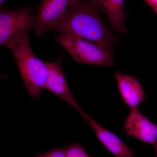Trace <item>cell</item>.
Returning a JSON list of instances; mask_svg holds the SVG:
<instances>
[{
	"mask_svg": "<svg viewBox=\"0 0 157 157\" xmlns=\"http://www.w3.org/2000/svg\"><path fill=\"white\" fill-rule=\"evenodd\" d=\"M77 0H42L35 14L36 35L41 36L54 31L76 4Z\"/></svg>",
	"mask_w": 157,
	"mask_h": 157,
	"instance_id": "5b68a950",
	"label": "cell"
},
{
	"mask_svg": "<svg viewBox=\"0 0 157 157\" xmlns=\"http://www.w3.org/2000/svg\"><path fill=\"white\" fill-rule=\"evenodd\" d=\"M155 149L156 157H157V143L155 146Z\"/></svg>",
	"mask_w": 157,
	"mask_h": 157,
	"instance_id": "9a60e30c",
	"label": "cell"
},
{
	"mask_svg": "<svg viewBox=\"0 0 157 157\" xmlns=\"http://www.w3.org/2000/svg\"><path fill=\"white\" fill-rule=\"evenodd\" d=\"M148 5L152 8L153 10L157 9V0H143Z\"/></svg>",
	"mask_w": 157,
	"mask_h": 157,
	"instance_id": "4fadbf2b",
	"label": "cell"
},
{
	"mask_svg": "<svg viewBox=\"0 0 157 157\" xmlns=\"http://www.w3.org/2000/svg\"><path fill=\"white\" fill-rule=\"evenodd\" d=\"M92 0H77L54 31L112 48L117 42Z\"/></svg>",
	"mask_w": 157,
	"mask_h": 157,
	"instance_id": "6da1fadb",
	"label": "cell"
},
{
	"mask_svg": "<svg viewBox=\"0 0 157 157\" xmlns=\"http://www.w3.org/2000/svg\"><path fill=\"white\" fill-rule=\"evenodd\" d=\"M154 10V11L155 12V13H156L157 15V9H155Z\"/></svg>",
	"mask_w": 157,
	"mask_h": 157,
	"instance_id": "2e32d148",
	"label": "cell"
},
{
	"mask_svg": "<svg viewBox=\"0 0 157 157\" xmlns=\"http://www.w3.org/2000/svg\"><path fill=\"white\" fill-rule=\"evenodd\" d=\"M96 7L108 17L111 25L116 32L120 34L127 33L125 25L127 13L124 0H92Z\"/></svg>",
	"mask_w": 157,
	"mask_h": 157,
	"instance_id": "30bf717a",
	"label": "cell"
},
{
	"mask_svg": "<svg viewBox=\"0 0 157 157\" xmlns=\"http://www.w3.org/2000/svg\"><path fill=\"white\" fill-rule=\"evenodd\" d=\"M6 1V0H0V6H1V7H2L3 3H4V2Z\"/></svg>",
	"mask_w": 157,
	"mask_h": 157,
	"instance_id": "5bb4252c",
	"label": "cell"
},
{
	"mask_svg": "<svg viewBox=\"0 0 157 157\" xmlns=\"http://www.w3.org/2000/svg\"><path fill=\"white\" fill-rule=\"evenodd\" d=\"M83 119L92 127L98 140L114 156L135 157V151L114 133L102 127L89 115Z\"/></svg>",
	"mask_w": 157,
	"mask_h": 157,
	"instance_id": "ba28073f",
	"label": "cell"
},
{
	"mask_svg": "<svg viewBox=\"0 0 157 157\" xmlns=\"http://www.w3.org/2000/svg\"><path fill=\"white\" fill-rule=\"evenodd\" d=\"M61 62L62 58H59L54 62H45L48 68V76L45 89L74 107L84 118L87 114L82 109L70 91L62 70Z\"/></svg>",
	"mask_w": 157,
	"mask_h": 157,
	"instance_id": "8992f818",
	"label": "cell"
},
{
	"mask_svg": "<svg viewBox=\"0 0 157 157\" xmlns=\"http://www.w3.org/2000/svg\"><path fill=\"white\" fill-rule=\"evenodd\" d=\"M127 135L144 143L155 146L157 141V125L144 115L137 107L130 109L124 125Z\"/></svg>",
	"mask_w": 157,
	"mask_h": 157,
	"instance_id": "52a82bcc",
	"label": "cell"
},
{
	"mask_svg": "<svg viewBox=\"0 0 157 157\" xmlns=\"http://www.w3.org/2000/svg\"><path fill=\"white\" fill-rule=\"evenodd\" d=\"M114 76L122 99L130 108H136L146 98L140 81L134 76L116 72Z\"/></svg>",
	"mask_w": 157,
	"mask_h": 157,
	"instance_id": "9c48e42d",
	"label": "cell"
},
{
	"mask_svg": "<svg viewBox=\"0 0 157 157\" xmlns=\"http://www.w3.org/2000/svg\"><path fill=\"white\" fill-rule=\"evenodd\" d=\"M65 149L67 157H90L80 143L71 144Z\"/></svg>",
	"mask_w": 157,
	"mask_h": 157,
	"instance_id": "8fae6325",
	"label": "cell"
},
{
	"mask_svg": "<svg viewBox=\"0 0 157 157\" xmlns=\"http://www.w3.org/2000/svg\"><path fill=\"white\" fill-rule=\"evenodd\" d=\"M29 39L30 37H27L9 48L12 52L29 95L31 98L36 99L45 89L48 70L45 62L34 55L30 45Z\"/></svg>",
	"mask_w": 157,
	"mask_h": 157,
	"instance_id": "7a4b0ae2",
	"label": "cell"
},
{
	"mask_svg": "<svg viewBox=\"0 0 157 157\" xmlns=\"http://www.w3.org/2000/svg\"><path fill=\"white\" fill-rule=\"evenodd\" d=\"M55 41L64 48L76 61L104 67L114 65L112 48L66 34L58 33Z\"/></svg>",
	"mask_w": 157,
	"mask_h": 157,
	"instance_id": "277c9868",
	"label": "cell"
},
{
	"mask_svg": "<svg viewBox=\"0 0 157 157\" xmlns=\"http://www.w3.org/2000/svg\"><path fill=\"white\" fill-rule=\"evenodd\" d=\"M35 14L27 7L19 9L0 10V44L10 48L17 42L29 37L35 28Z\"/></svg>",
	"mask_w": 157,
	"mask_h": 157,
	"instance_id": "3957f363",
	"label": "cell"
},
{
	"mask_svg": "<svg viewBox=\"0 0 157 157\" xmlns=\"http://www.w3.org/2000/svg\"><path fill=\"white\" fill-rule=\"evenodd\" d=\"M37 157H67L65 149L55 147L49 151L38 155Z\"/></svg>",
	"mask_w": 157,
	"mask_h": 157,
	"instance_id": "7c38bea8",
	"label": "cell"
}]
</instances>
